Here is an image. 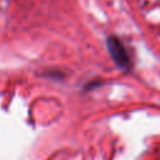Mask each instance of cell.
I'll return each mask as SVG.
<instances>
[{
  "instance_id": "6da1fadb",
  "label": "cell",
  "mask_w": 160,
  "mask_h": 160,
  "mask_svg": "<svg viewBox=\"0 0 160 160\" xmlns=\"http://www.w3.org/2000/svg\"><path fill=\"white\" fill-rule=\"evenodd\" d=\"M108 49H109L112 59L115 60V62L120 68H122V69L129 68V65H130L129 56H128V54H126L122 44L116 38L111 36V38L108 39Z\"/></svg>"
}]
</instances>
